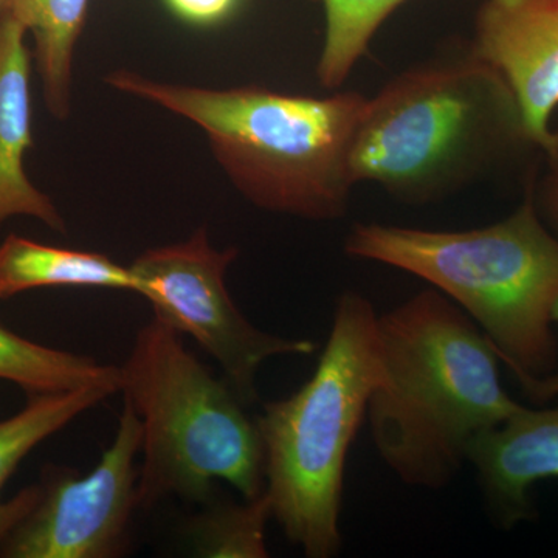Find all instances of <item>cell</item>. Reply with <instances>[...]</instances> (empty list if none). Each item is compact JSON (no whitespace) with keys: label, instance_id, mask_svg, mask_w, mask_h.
<instances>
[{"label":"cell","instance_id":"1","mask_svg":"<svg viewBox=\"0 0 558 558\" xmlns=\"http://www.w3.org/2000/svg\"><path fill=\"white\" fill-rule=\"evenodd\" d=\"M379 381L368 403L374 446L410 486H446L470 446L521 410L499 380L483 330L439 290L379 317Z\"/></svg>","mask_w":558,"mask_h":558},{"label":"cell","instance_id":"2","mask_svg":"<svg viewBox=\"0 0 558 558\" xmlns=\"http://www.w3.org/2000/svg\"><path fill=\"white\" fill-rule=\"evenodd\" d=\"M105 81L201 128L220 170L255 207L310 220L347 213L355 186L349 156L366 102L357 92L315 98L263 86L211 89L128 69Z\"/></svg>","mask_w":558,"mask_h":558},{"label":"cell","instance_id":"3","mask_svg":"<svg viewBox=\"0 0 558 558\" xmlns=\"http://www.w3.org/2000/svg\"><path fill=\"white\" fill-rule=\"evenodd\" d=\"M532 145L512 90L472 49L414 65L366 98L352 138L354 185L410 204L439 199Z\"/></svg>","mask_w":558,"mask_h":558},{"label":"cell","instance_id":"4","mask_svg":"<svg viewBox=\"0 0 558 558\" xmlns=\"http://www.w3.org/2000/svg\"><path fill=\"white\" fill-rule=\"evenodd\" d=\"M344 250L429 282L476 323L517 380L556 366L558 236L539 218L532 189L509 218L483 229L359 223Z\"/></svg>","mask_w":558,"mask_h":558},{"label":"cell","instance_id":"5","mask_svg":"<svg viewBox=\"0 0 558 558\" xmlns=\"http://www.w3.org/2000/svg\"><path fill=\"white\" fill-rule=\"evenodd\" d=\"M380 371L379 315L343 293L311 379L255 418L271 515L307 557L340 550L344 468Z\"/></svg>","mask_w":558,"mask_h":558},{"label":"cell","instance_id":"6","mask_svg":"<svg viewBox=\"0 0 558 558\" xmlns=\"http://www.w3.org/2000/svg\"><path fill=\"white\" fill-rule=\"evenodd\" d=\"M120 368V392L142 422L138 508L168 497L207 501L218 481L244 499L266 488L256 421L229 380L213 376L178 330L153 318Z\"/></svg>","mask_w":558,"mask_h":558},{"label":"cell","instance_id":"7","mask_svg":"<svg viewBox=\"0 0 558 558\" xmlns=\"http://www.w3.org/2000/svg\"><path fill=\"white\" fill-rule=\"evenodd\" d=\"M236 247L219 250L207 230L186 241L143 252L131 264L137 289L149 301L154 318L189 333L219 363L226 379L247 405L256 398V374L264 362L281 355H311L317 344L284 339L253 326L238 310L227 289V271Z\"/></svg>","mask_w":558,"mask_h":558},{"label":"cell","instance_id":"8","mask_svg":"<svg viewBox=\"0 0 558 558\" xmlns=\"http://www.w3.org/2000/svg\"><path fill=\"white\" fill-rule=\"evenodd\" d=\"M140 449L142 422L124 402L116 438L90 473L47 465L35 506L0 546V557L121 556L138 508Z\"/></svg>","mask_w":558,"mask_h":558},{"label":"cell","instance_id":"9","mask_svg":"<svg viewBox=\"0 0 558 558\" xmlns=\"http://www.w3.org/2000/svg\"><path fill=\"white\" fill-rule=\"evenodd\" d=\"M470 49L508 83L532 145L557 159L558 0H484Z\"/></svg>","mask_w":558,"mask_h":558},{"label":"cell","instance_id":"10","mask_svg":"<svg viewBox=\"0 0 558 558\" xmlns=\"http://www.w3.org/2000/svg\"><path fill=\"white\" fill-rule=\"evenodd\" d=\"M469 461L502 526L532 515L531 492L543 480L558 478V405L521 407L508 421L473 440Z\"/></svg>","mask_w":558,"mask_h":558},{"label":"cell","instance_id":"11","mask_svg":"<svg viewBox=\"0 0 558 558\" xmlns=\"http://www.w3.org/2000/svg\"><path fill=\"white\" fill-rule=\"evenodd\" d=\"M27 32L11 17L0 16V223L32 218L57 233L68 223L49 194L25 171L33 146L31 75Z\"/></svg>","mask_w":558,"mask_h":558},{"label":"cell","instance_id":"12","mask_svg":"<svg viewBox=\"0 0 558 558\" xmlns=\"http://www.w3.org/2000/svg\"><path fill=\"white\" fill-rule=\"evenodd\" d=\"M119 391V385L105 384L54 395L28 396L27 405L20 413L0 421V546L39 497V484H35L22 488L9 501L2 499L3 486L22 459L84 411L100 405L102 400Z\"/></svg>","mask_w":558,"mask_h":558},{"label":"cell","instance_id":"13","mask_svg":"<svg viewBox=\"0 0 558 558\" xmlns=\"http://www.w3.org/2000/svg\"><path fill=\"white\" fill-rule=\"evenodd\" d=\"M43 288H105L130 290L137 282L131 267L102 255L53 247L9 234L0 244V300Z\"/></svg>","mask_w":558,"mask_h":558},{"label":"cell","instance_id":"14","mask_svg":"<svg viewBox=\"0 0 558 558\" xmlns=\"http://www.w3.org/2000/svg\"><path fill=\"white\" fill-rule=\"evenodd\" d=\"M87 9L89 0H0V16L16 21L35 40L44 102L57 120L72 112L73 61Z\"/></svg>","mask_w":558,"mask_h":558},{"label":"cell","instance_id":"15","mask_svg":"<svg viewBox=\"0 0 558 558\" xmlns=\"http://www.w3.org/2000/svg\"><path fill=\"white\" fill-rule=\"evenodd\" d=\"M0 380L17 385L28 396L54 395L94 385L120 387V368L87 355L44 347L0 323Z\"/></svg>","mask_w":558,"mask_h":558},{"label":"cell","instance_id":"16","mask_svg":"<svg viewBox=\"0 0 558 558\" xmlns=\"http://www.w3.org/2000/svg\"><path fill=\"white\" fill-rule=\"evenodd\" d=\"M326 35L317 65L319 84L339 89L365 57L380 25L407 0H322Z\"/></svg>","mask_w":558,"mask_h":558},{"label":"cell","instance_id":"17","mask_svg":"<svg viewBox=\"0 0 558 558\" xmlns=\"http://www.w3.org/2000/svg\"><path fill=\"white\" fill-rule=\"evenodd\" d=\"M266 492L244 502H219L190 520L186 537L194 556L204 558H266L267 521L271 519Z\"/></svg>","mask_w":558,"mask_h":558},{"label":"cell","instance_id":"18","mask_svg":"<svg viewBox=\"0 0 558 558\" xmlns=\"http://www.w3.org/2000/svg\"><path fill=\"white\" fill-rule=\"evenodd\" d=\"M172 13L191 24L208 25L226 20L238 0H165Z\"/></svg>","mask_w":558,"mask_h":558},{"label":"cell","instance_id":"19","mask_svg":"<svg viewBox=\"0 0 558 558\" xmlns=\"http://www.w3.org/2000/svg\"><path fill=\"white\" fill-rule=\"evenodd\" d=\"M553 322L558 323V299L556 304H554ZM519 381L524 392L534 402H546V400L557 398L558 396V371L542 377H523Z\"/></svg>","mask_w":558,"mask_h":558},{"label":"cell","instance_id":"20","mask_svg":"<svg viewBox=\"0 0 558 558\" xmlns=\"http://www.w3.org/2000/svg\"><path fill=\"white\" fill-rule=\"evenodd\" d=\"M550 163H553L550 165L553 171H550L545 183V191H543V207H545L546 216L558 236V157L550 160Z\"/></svg>","mask_w":558,"mask_h":558}]
</instances>
